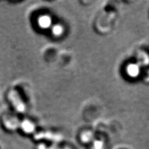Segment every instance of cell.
I'll list each match as a JSON object with an SVG mask.
<instances>
[{
  "mask_svg": "<svg viewBox=\"0 0 149 149\" xmlns=\"http://www.w3.org/2000/svg\"><path fill=\"white\" fill-rule=\"evenodd\" d=\"M102 147V143L100 141L96 142V143L95 144V147L96 148V149H101Z\"/></svg>",
  "mask_w": 149,
  "mask_h": 149,
  "instance_id": "6",
  "label": "cell"
},
{
  "mask_svg": "<svg viewBox=\"0 0 149 149\" xmlns=\"http://www.w3.org/2000/svg\"><path fill=\"white\" fill-rule=\"evenodd\" d=\"M23 126H24V129L28 130V131H31L32 127H33V125H32L29 122H24V123L23 124Z\"/></svg>",
  "mask_w": 149,
  "mask_h": 149,
  "instance_id": "5",
  "label": "cell"
},
{
  "mask_svg": "<svg viewBox=\"0 0 149 149\" xmlns=\"http://www.w3.org/2000/svg\"><path fill=\"white\" fill-rule=\"evenodd\" d=\"M52 31L55 36H59L62 33L63 29H62V26H60L59 25H57V26L54 27Z\"/></svg>",
  "mask_w": 149,
  "mask_h": 149,
  "instance_id": "4",
  "label": "cell"
},
{
  "mask_svg": "<svg viewBox=\"0 0 149 149\" xmlns=\"http://www.w3.org/2000/svg\"><path fill=\"white\" fill-rule=\"evenodd\" d=\"M39 26L43 28H47L50 26L51 19L47 16H43L39 18Z\"/></svg>",
  "mask_w": 149,
  "mask_h": 149,
  "instance_id": "3",
  "label": "cell"
},
{
  "mask_svg": "<svg viewBox=\"0 0 149 149\" xmlns=\"http://www.w3.org/2000/svg\"><path fill=\"white\" fill-rule=\"evenodd\" d=\"M9 97H11L13 101V104L15 106V108L17 109V110L19 112H22L24 111V106L21 102V101H17L19 97H17L16 93H11V95H9Z\"/></svg>",
  "mask_w": 149,
  "mask_h": 149,
  "instance_id": "1",
  "label": "cell"
},
{
  "mask_svg": "<svg viewBox=\"0 0 149 149\" xmlns=\"http://www.w3.org/2000/svg\"><path fill=\"white\" fill-rule=\"evenodd\" d=\"M127 72L129 76L131 77H136L139 73V67L137 65L130 64L127 68Z\"/></svg>",
  "mask_w": 149,
  "mask_h": 149,
  "instance_id": "2",
  "label": "cell"
}]
</instances>
